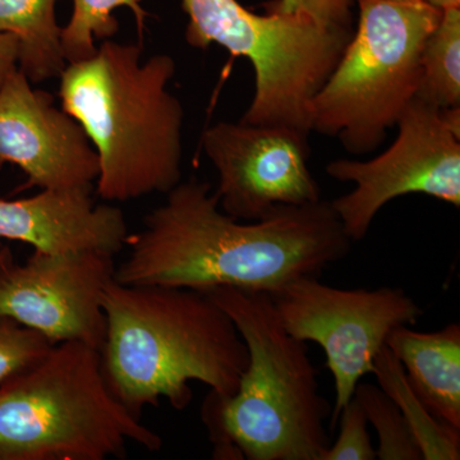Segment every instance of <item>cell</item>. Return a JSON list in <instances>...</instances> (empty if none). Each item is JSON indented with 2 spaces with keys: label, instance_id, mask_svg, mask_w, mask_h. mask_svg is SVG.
Returning a JSON list of instances; mask_svg holds the SVG:
<instances>
[{
  "label": "cell",
  "instance_id": "484cf974",
  "mask_svg": "<svg viewBox=\"0 0 460 460\" xmlns=\"http://www.w3.org/2000/svg\"><path fill=\"white\" fill-rule=\"evenodd\" d=\"M425 2H426V0H425Z\"/></svg>",
  "mask_w": 460,
  "mask_h": 460
},
{
  "label": "cell",
  "instance_id": "5bb4252c",
  "mask_svg": "<svg viewBox=\"0 0 460 460\" xmlns=\"http://www.w3.org/2000/svg\"><path fill=\"white\" fill-rule=\"evenodd\" d=\"M386 347L401 363L408 383L428 410L460 429V325L422 332L399 326Z\"/></svg>",
  "mask_w": 460,
  "mask_h": 460
},
{
  "label": "cell",
  "instance_id": "9a60e30c",
  "mask_svg": "<svg viewBox=\"0 0 460 460\" xmlns=\"http://www.w3.org/2000/svg\"><path fill=\"white\" fill-rule=\"evenodd\" d=\"M56 3L57 0H0V31L17 39L20 71L31 83L59 77L66 66Z\"/></svg>",
  "mask_w": 460,
  "mask_h": 460
},
{
  "label": "cell",
  "instance_id": "6da1fadb",
  "mask_svg": "<svg viewBox=\"0 0 460 460\" xmlns=\"http://www.w3.org/2000/svg\"><path fill=\"white\" fill-rule=\"evenodd\" d=\"M330 201L279 206L242 222L224 213L206 181L190 180L129 234V255L115 269L126 286H164L211 292L235 288L274 296L293 281L319 277L349 253Z\"/></svg>",
  "mask_w": 460,
  "mask_h": 460
},
{
  "label": "cell",
  "instance_id": "7c38bea8",
  "mask_svg": "<svg viewBox=\"0 0 460 460\" xmlns=\"http://www.w3.org/2000/svg\"><path fill=\"white\" fill-rule=\"evenodd\" d=\"M20 69L0 87V162L26 172L23 189L93 190L99 156L81 124Z\"/></svg>",
  "mask_w": 460,
  "mask_h": 460
},
{
  "label": "cell",
  "instance_id": "8992f818",
  "mask_svg": "<svg viewBox=\"0 0 460 460\" xmlns=\"http://www.w3.org/2000/svg\"><path fill=\"white\" fill-rule=\"evenodd\" d=\"M352 39L310 105L311 132L348 153L376 150L416 98L420 51L443 9L425 0H358Z\"/></svg>",
  "mask_w": 460,
  "mask_h": 460
},
{
  "label": "cell",
  "instance_id": "52a82bcc",
  "mask_svg": "<svg viewBox=\"0 0 460 460\" xmlns=\"http://www.w3.org/2000/svg\"><path fill=\"white\" fill-rule=\"evenodd\" d=\"M186 40L244 57L255 69L252 102L239 122L283 126L310 136V105L343 56L354 30L305 14H256L238 0H181Z\"/></svg>",
  "mask_w": 460,
  "mask_h": 460
},
{
  "label": "cell",
  "instance_id": "7402d4cb",
  "mask_svg": "<svg viewBox=\"0 0 460 460\" xmlns=\"http://www.w3.org/2000/svg\"><path fill=\"white\" fill-rule=\"evenodd\" d=\"M353 0H275L266 9L284 14H305L323 25L353 29Z\"/></svg>",
  "mask_w": 460,
  "mask_h": 460
},
{
  "label": "cell",
  "instance_id": "30bf717a",
  "mask_svg": "<svg viewBox=\"0 0 460 460\" xmlns=\"http://www.w3.org/2000/svg\"><path fill=\"white\" fill-rule=\"evenodd\" d=\"M217 172L224 213L255 222L279 206L319 202L321 190L308 168V136L283 126L219 122L202 135Z\"/></svg>",
  "mask_w": 460,
  "mask_h": 460
},
{
  "label": "cell",
  "instance_id": "2e32d148",
  "mask_svg": "<svg viewBox=\"0 0 460 460\" xmlns=\"http://www.w3.org/2000/svg\"><path fill=\"white\" fill-rule=\"evenodd\" d=\"M381 390L398 405L411 434L425 460H458L460 429L436 419L419 395L413 392L401 363L384 347L374 363V372Z\"/></svg>",
  "mask_w": 460,
  "mask_h": 460
},
{
  "label": "cell",
  "instance_id": "603a6c76",
  "mask_svg": "<svg viewBox=\"0 0 460 460\" xmlns=\"http://www.w3.org/2000/svg\"><path fill=\"white\" fill-rule=\"evenodd\" d=\"M18 48L17 39L11 33L0 31V87L9 75L17 69Z\"/></svg>",
  "mask_w": 460,
  "mask_h": 460
},
{
  "label": "cell",
  "instance_id": "ffe728a7",
  "mask_svg": "<svg viewBox=\"0 0 460 460\" xmlns=\"http://www.w3.org/2000/svg\"><path fill=\"white\" fill-rule=\"evenodd\" d=\"M53 345L38 330L0 314V384L40 361Z\"/></svg>",
  "mask_w": 460,
  "mask_h": 460
},
{
  "label": "cell",
  "instance_id": "4fadbf2b",
  "mask_svg": "<svg viewBox=\"0 0 460 460\" xmlns=\"http://www.w3.org/2000/svg\"><path fill=\"white\" fill-rule=\"evenodd\" d=\"M93 190H41L29 199H0V239L23 242L48 253L118 255L129 232L119 208L95 205Z\"/></svg>",
  "mask_w": 460,
  "mask_h": 460
},
{
  "label": "cell",
  "instance_id": "5b68a950",
  "mask_svg": "<svg viewBox=\"0 0 460 460\" xmlns=\"http://www.w3.org/2000/svg\"><path fill=\"white\" fill-rule=\"evenodd\" d=\"M128 443L148 452L163 447L162 438L111 394L96 348L54 344L0 384V460L123 459Z\"/></svg>",
  "mask_w": 460,
  "mask_h": 460
},
{
  "label": "cell",
  "instance_id": "d6986e66",
  "mask_svg": "<svg viewBox=\"0 0 460 460\" xmlns=\"http://www.w3.org/2000/svg\"><path fill=\"white\" fill-rule=\"evenodd\" d=\"M354 398L378 436L377 459L422 460V456L398 405L380 386L358 383Z\"/></svg>",
  "mask_w": 460,
  "mask_h": 460
},
{
  "label": "cell",
  "instance_id": "277c9868",
  "mask_svg": "<svg viewBox=\"0 0 460 460\" xmlns=\"http://www.w3.org/2000/svg\"><path fill=\"white\" fill-rule=\"evenodd\" d=\"M208 295L234 323L248 352L237 392L210 390L202 404L214 458L320 460L330 445L323 420L332 408L320 394L307 343L287 332L270 295L235 288Z\"/></svg>",
  "mask_w": 460,
  "mask_h": 460
},
{
  "label": "cell",
  "instance_id": "d4e9b609",
  "mask_svg": "<svg viewBox=\"0 0 460 460\" xmlns=\"http://www.w3.org/2000/svg\"><path fill=\"white\" fill-rule=\"evenodd\" d=\"M11 255H12V252H11V250H9V247L5 246V247L0 248V263L4 261V260L7 259V257H9Z\"/></svg>",
  "mask_w": 460,
  "mask_h": 460
},
{
  "label": "cell",
  "instance_id": "7a4b0ae2",
  "mask_svg": "<svg viewBox=\"0 0 460 460\" xmlns=\"http://www.w3.org/2000/svg\"><path fill=\"white\" fill-rule=\"evenodd\" d=\"M107 319L100 349L111 394L133 416L163 399L183 411L192 381L229 396L248 352L234 323L208 293L187 288L126 286L113 279L102 296Z\"/></svg>",
  "mask_w": 460,
  "mask_h": 460
},
{
  "label": "cell",
  "instance_id": "9c48e42d",
  "mask_svg": "<svg viewBox=\"0 0 460 460\" xmlns=\"http://www.w3.org/2000/svg\"><path fill=\"white\" fill-rule=\"evenodd\" d=\"M284 328L299 341L323 348L334 378L332 429L362 377L399 326L416 323L422 308L401 288L339 289L305 277L271 296Z\"/></svg>",
  "mask_w": 460,
  "mask_h": 460
},
{
  "label": "cell",
  "instance_id": "8fae6325",
  "mask_svg": "<svg viewBox=\"0 0 460 460\" xmlns=\"http://www.w3.org/2000/svg\"><path fill=\"white\" fill-rule=\"evenodd\" d=\"M114 255L98 251H33L25 263H0V314L38 330L51 343L81 341L102 349L107 319L102 296L114 279Z\"/></svg>",
  "mask_w": 460,
  "mask_h": 460
},
{
  "label": "cell",
  "instance_id": "44dd1931",
  "mask_svg": "<svg viewBox=\"0 0 460 460\" xmlns=\"http://www.w3.org/2000/svg\"><path fill=\"white\" fill-rule=\"evenodd\" d=\"M338 420L341 432L337 441L326 447L320 460L377 459L376 449L367 431V417L354 396L339 413Z\"/></svg>",
  "mask_w": 460,
  "mask_h": 460
},
{
  "label": "cell",
  "instance_id": "ac0fdd59",
  "mask_svg": "<svg viewBox=\"0 0 460 460\" xmlns=\"http://www.w3.org/2000/svg\"><path fill=\"white\" fill-rule=\"evenodd\" d=\"M74 12L68 25L62 29V50L66 65L89 59L96 53L95 39L117 35L118 21L113 17L115 8L131 9L142 35L147 13L141 7L142 0H72Z\"/></svg>",
  "mask_w": 460,
  "mask_h": 460
},
{
  "label": "cell",
  "instance_id": "ba28073f",
  "mask_svg": "<svg viewBox=\"0 0 460 460\" xmlns=\"http://www.w3.org/2000/svg\"><path fill=\"white\" fill-rule=\"evenodd\" d=\"M394 144L367 162L339 159L326 172L356 189L330 201L345 234L362 241L393 199L422 193L460 208V108L438 109L414 98L402 111Z\"/></svg>",
  "mask_w": 460,
  "mask_h": 460
},
{
  "label": "cell",
  "instance_id": "3957f363",
  "mask_svg": "<svg viewBox=\"0 0 460 460\" xmlns=\"http://www.w3.org/2000/svg\"><path fill=\"white\" fill-rule=\"evenodd\" d=\"M141 57L142 44L108 39L59 75L62 109L98 154L96 192L105 201L166 195L181 180L184 111L168 91L175 62L168 54Z\"/></svg>",
  "mask_w": 460,
  "mask_h": 460
},
{
  "label": "cell",
  "instance_id": "e0dca14e",
  "mask_svg": "<svg viewBox=\"0 0 460 460\" xmlns=\"http://www.w3.org/2000/svg\"><path fill=\"white\" fill-rule=\"evenodd\" d=\"M420 63L416 98L438 109L460 108V8L444 9Z\"/></svg>",
  "mask_w": 460,
  "mask_h": 460
},
{
  "label": "cell",
  "instance_id": "cb8c5ba5",
  "mask_svg": "<svg viewBox=\"0 0 460 460\" xmlns=\"http://www.w3.org/2000/svg\"><path fill=\"white\" fill-rule=\"evenodd\" d=\"M429 4L440 9L460 8V0H426Z\"/></svg>",
  "mask_w": 460,
  "mask_h": 460
}]
</instances>
